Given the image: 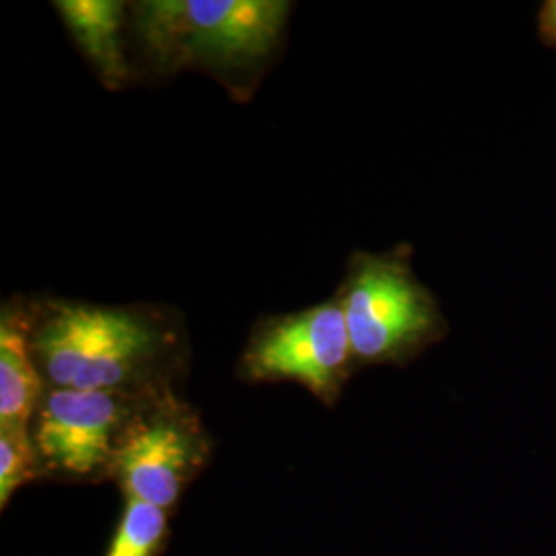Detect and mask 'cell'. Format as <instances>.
Listing matches in <instances>:
<instances>
[{
	"label": "cell",
	"mask_w": 556,
	"mask_h": 556,
	"mask_svg": "<svg viewBox=\"0 0 556 556\" xmlns=\"http://www.w3.org/2000/svg\"><path fill=\"white\" fill-rule=\"evenodd\" d=\"M167 534V511L142 501L124 498V509L105 556H160Z\"/></svg>",
	"instance_id": "9c48e42d"
},
{
	"label": "cell",
	"mask_w": 556,
	"mask_h": 556,
	"mask_svg": "<svg viewBox=\"0 0 556 556\" xmlns=\"http://www.w3.org/2000/svg\"><path fill=\"white\" fill-rule=\"evenodd\" d=\"M29 340L48 388L178 392L188 340L176 312L137 303L25 301Z\"/></svg>",
	"instance_id": "6da1fadb"
},
{
	"label": "cell",
	"mask_w": 556,
	"mask_h": 556,
	"mask_svg": "<svg viewBox=\"0 0 556 556\" xmlns=\"http://www.w3.org/2000/svg\"><path fill=\"white\" fill-rule=\"evenodd\" d=\"M213 441L199 413L167 392L149 402L119 441L112 480L124 498L174 509L211 459Z\"/></svg>",
	"instance_id": "8992f818"
},
{
	"label": "cell",
	"mask_w": 556,
	"mask_h": 556,
	"mask_svg": "<svg viewBox=\"0 0 556 556\" xmlns=\"http://www.w3.org/2000/svg\"><path fill=\"white\" fill-rule=\"evenodd\" d=\"M338 299L358 369L406 367L450 332L438 298L413 270V248L353 252Z\"/></svg>",
	"instance_id": "3957f363"
},
{
	"label": "cell",
	"mask_w": 556,
	"mask_h": 556,
	"mask_svg": "<svg viewBox=\"0 0 556 556\" xmlns=\"http://www.w3.org/2000/svg\"><path fill=\"white\" fill-rule=\"evenodd\" d=\"M287 0H140L128 4L135 41L160 75L197 71L248 100L278 54Z\"/></svg>",
	"instance_id": "7a4b0ae2"
},
{
	"label": "cell",
	"mask_w": 556,
	"mask_h": 556,
	"mask_svg": "<svg viewBox=\"0 0 556 556\" xmlns=\"http://www.w3.org/2000/svg\"><path fill=\"white\" fill-rule=\"evenodd\" d=\"M538 38L542 46L556 50V0H544L538 9Z\"/></svg>",
	"instance_id": "8fae6325"
},
{
	"label": "cell",
	"mask_w": 556,
	"mask_h": 556,
	"mask_svg": "<svg viewBox=\"0 0 556 556\" xmlns=\"http://www.w3.org/2000/svg\"><path fill=\"white\" fill-rule=\"evenodd\" d=\"M238 374L250 383L295 381L326 406H334L346 381L357 374L338 299L258 319L243 346Z\"/></svg>",
	"instance_id": "277c9868"
},
{
	"label": "cell",
	"mask_w": 556,
	"mask_h": 556,
	"mask_svg": "<svg viewBox=\"0 0 556 556\" xmlns=\"http://www.w3.org/2000/svg\"><path fill=\"white\" fill-rule=\"evenodd\" d=\"M48 386L29 340L25 301L0 314V431H29Z\"/></svg>",
	"instance_id": "52a82bcc"
},
{
	"label": "cell",
	"mask_w": 556,
	"mask_h": 556,
	"mask_svg": "<svg viewBox=\"0 0 556 556\" xmlns=\"http://www.w3.org/2000/svg\"><path fill=\"white\" fill-rule=\"evenodd\" d=\"M54 9L101 85L110 91L124 89L135 77L124 52L128 4L119 0H59Z\"/></svg>",
	"instance_id": "ba28073f"
},
{
	"label": "cell",
	"mask_w": 556,
	"mask_h": 556,
	"mask_svg": "<svg viewBox=\"0 0 556 556\" xmlns=\"http://www.w3.org/2000/svg\"><path fill=\"white\" fill-rule=\"evenodd\" d=\"M43 478L31 431H0V505L11 503L21 486Z\"/></svg>",
	"instance_id": "30bf717a"
},
{
	"label": "cell",
	"mask_w": 556,
	"mask_h": 556,
	"mask_svg": "<svg viewBox=\"0 0 556 556\" xmlns=\"http://www.w3.org/2000/svg\"><path fill=\"white\" fill-rule=\"evenodd\" d=\"M160 396L163 394L48 388L29 429L43 478L112 480L119 441L140 410Z\"/></svg>",
	"instance_id": "5b68a950"
}]
</instances>
